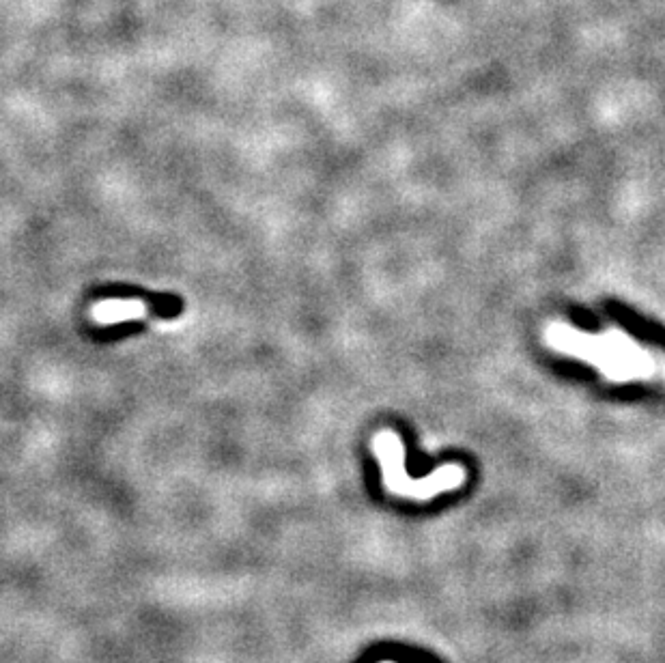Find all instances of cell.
<instances>
[{
	"mask_svg": "<svg viewBox=\"0 0 665 663\" xmlns=\"http://www.w3.org/2000/svg\"><path fill=\"white\" fill-rule=\"evenodd\" d=\"M543 338L558 354L590 362L594 369H599L601 375L614 384L650 379L659 371L655 356L622 328L590 334L556 321L545 328Z\"/></svg>",
	"mask_w": 665,
	"mask_h": 663,
	"instance_id": "1",
	"label": "cell"
},
{
	"mask_svg": "<svg viewBox=\"0 0 665 663\" xmlns=\"http://www.w3.org/2000/svg\"><path fill=\"white\" fill-rule=\"evenodd\" d=\"M373 453L381 463L386 489L401 498L433 500L440 493L459 489L465 483V478H468L463 465L457 463L440 465L433 474L424 478H409L405 472V446L399 433L390 429L373 437Z\"/></svg>",
	"mask_w": 665,
	"mask_h": 663,
	"instance_id": "2",
	"label": "cell"
},
{
	"mask_svg": "<svg viewBox=\"0 0 665 663\" xmlns=\"http://www.w3.org/2000/svg\"><path fill=\"white\" fill-rule=\"evenodd\" d=\"M151 315V306L145 300H104L91 308V319L97 326H117L125 321L147 319Z\"/></svg>",
	"mask_w": 665,
	"mask_h": 663,
	"instance_id": "3",
	"label": "cell"
}]
</instances>
